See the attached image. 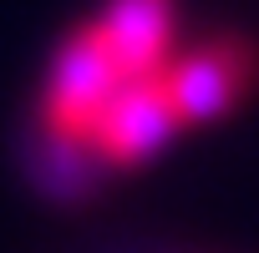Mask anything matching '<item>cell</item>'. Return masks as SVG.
I'll return each instance as SVG.
<instances>
[{"label":"cell","mask_w":259,"mask_h":253,"mask_svg":"<svg viewBox=\"0 0 259 253\" xmlns=\"http://www.w3.org/2000/svg\"><path fill=\"white\" fill-rule=\"evenodd\" d=\"M122 66L102 36L97 21H87L81 31H71L51 61L46 91H41V121H46V142H71L87 147L92 142V126L107 111V101L122 86Z\"/></svg>","instance_id":"1"},{"label":"cell","mask_w":259,"mask_h":253,"mask_svg":"<svg viewBox=\"0 0 259 253\" xmlns=\"http://www.w3.org/2000/svg\"><path fill=\"white\" fill-rule=\"evenodd\" d=\"M178 126H183V116H178V106H173V96H168L163 71H158V76H138V81H122V86H117V96L107 101V111H102L97 126H92L87 152H92L97 162L127 167V162L153 157Z\"/></svg>","instance_id":"2"},{"label":"cell","mask_w":259,"mask_h":253,"mask_svg":"<svg viewBox=\"0 0 259 253\" xmlns=\"http://www.w3.org/2000/svg\"><path fill=\"white\" fill-rule=\"evenodd\" d=\"M259 76V51L239 36H219V41H203L193 46L188 56L168 61L163 81H168V96L178 106L183 121H208V116H224Z\"/></svg>","instance_id":"3"},{"label":"cell","mask_w":259,"mask_h":253,"mask_svg":"<svg viewBox=\"0 0 259 253\" xmlns=\"http://www.w3.org/2000/svg\"><path fill=\"white\" fill-rule=\"evenodd\" d=\"M127 81L158 76L173 61V0H107L97 16Z\"/></svg>","instance_id":"4"}]
</instances>
